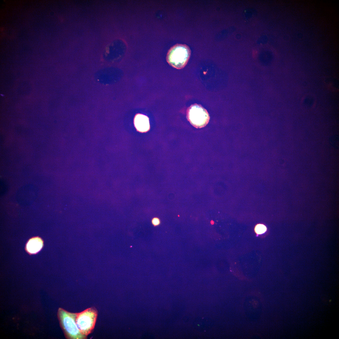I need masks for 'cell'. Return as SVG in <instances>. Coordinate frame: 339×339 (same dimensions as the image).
I'll list each match as a JSON object with an SVG mask.
<instances>
[{
    "label": "cell",
    "instance_id": "1",
    "mask_svg": "<svg viewBox=\"0 0 339 339\" xmlns=\"http://www.w3.org/2000/svg\"><path fill=\"white\" fill-rule=\"evenodd\" d=\"M77 313H71L59 308L57 315L60 326L66 338L68 339H86L81 333L76 323Z\"/></svg>",
    "mask_w": 339,
    "mask_h": 339
},
{
    "label": "cell",
    "instance_id": "2",
    "mask_svg": "<svg viewBox=\"0 0 339 339\" xmlns=\"http://www.w3.org/2000/svg\"><path fill=\"white\" fill-rule=\"evenodd\" d=\"M98 315V310L94 307L88 308L77 313L76 323L81 334L87 336L92 332Z\"/></svg>",
    "mask_w": 339,
    "mask_h": 339
},
{
    "label": "cell",
    "instance_id": "3",
    "mask_svg": "<svg viewBox=\"0 0 339 339\" xmlns=\"http://www.w3.org/2000/svg\"><path fill=\"white\" fill-rule=\"evenodd\" d=\"M191 55L189 47L185 44H177L172 47L167 56L168 63L178 69L183 68L187 64Z\"/></svg>",
    "mask_w": 339,
    "mask_h": 339
},
{
    "label": "cell",
    "instance_id": "4",
    "mask_svg": "<svg viewBox=\"0 0 339 339\" xmlns=\"http://www.w3.org/2000/svg\"><path fill=\"white\" fill-rule=\"evenodd\" d=\"M187 117L191 124L196 128H202L205 126L210 118L207 111L197 104L192 105L188 108Z\"/></svg>",
    "mask_w": 339,
    "mask_h": 339
},
{
    "label": "cell",
    "instance_id": "5",
    "mask_svg": "<svg viewBox=\"0 0 339 339\" xmlns=\"http://www.w3.org/2000/svg\"><path fill=\"white\" fill-rule=\"evenodd\" d=\"M38 192V189L35 186L31 184L24 185L21 187L17 192V202L20 205H30L36 199Z\"/></svg>",
    "mask_w": 339,
    "mask_h": 339
},
{
    "label": "cell",
    "instance_id": "6",
    "mask_svg": "<svg viewBox=\"0 0 339 339\" xmlns=\"http://www.w3.org/2000/svg\"><path fill=\"white\" fill-rule=\"evenodd\" d=\"M134 124L137 130L141 132H147L150 128L148 118L143 114H138L135 116Z\"/></svg>",
    "mask_w": 339,
    "mask_h": 339
},
{
    "label": "cell",
    "instance_id": "7",
    "mask_svg": "<svg viewBox=\"0 0 339 339\" xmlns=\"http://www.w3.org/2000/svg\"><path fill=\"white\" fill-rule=\"evenodd\" d=\"M43 242L41 239L38 237H35L30 239L28 242L26 246L27 251L31 254H34L38 252L42 248Z\"/></svg>",
    "mask_w": 339,
    "mask_h": 339
},
{
    "label": "cell",
    "instance_id": "8",
    "mask_svg": "<svg viewBox=\"0 0 339 339\" xmlns=\"http://www.w3.org/2000/svg\"><path fill=\"white\" fill-rule=\"evenodd\" d=\"M266 226L263 224H257L255 228V231L257 234H261L265 233L266 231Z\"/></svg>",
    "mask_w": 339,
    "mask_h": 339
},
{
    "label": "cell",
    "instance_id": "9",
    "mask_svg": "<svg viewBox=\"0 0 339 339\" xmlns=\"http://www.w3.org/2000/svg\"><path fill=\"white\" fill-rule=\"evenodd\" d=\"M0 195L1 196L5 195L8 189V186L6 182L4 180L0 181Z\"/></svg>",
    "mask_w": 339,
    "mask_h": 339
},
{
    "label": "cell",
    "instance_id": "10",
    "mask_svg": "<svg viewBox=\"0 0 339 339\" xmlns=\"http://www.w3.org/2000/svg\"><path fill=\"white\" fill-rule=\"evenodd\" d=\"M330 143L335 148H338L339 146V137L337 135L331 137L329 140Z\"/></svg>",
    "mask_w": 339,
    "mask_h": 339
},
{
    "label": "cell",
    "instance_id": "11",
    "mask_svg": "<svg viewBox=\"0 0 339 339\" xmlns=\"http://www.w3.org/2000/svg\"><path fill=\"white\" fill-rule=\"evenodd\" d=\"M153 224L155 226H157L160 223L159 219L157 218H154L152 220Z\"/></svg>",
    "mask_w": 339,
    "mask_h": 339
}]
</instances>
